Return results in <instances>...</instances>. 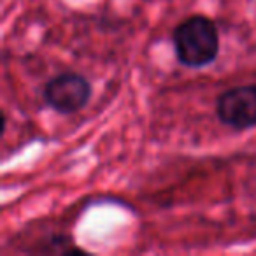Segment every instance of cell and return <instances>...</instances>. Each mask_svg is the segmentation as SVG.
Segmentation results:
<instances>
[{
  "instance_id": "obj_1",
  "label": "cell",
  "mask_w": 256,
  "mask_h": 256,
  "mask_svg": "<svg viewBox=\"0 0 256 256\" xmlns=\"http://www.w3.org/2000/svg\"><path fill=\"white\" fill-rule=\"evenodd\" d=\"M172 46L182 67L204 68L220 54V30L209 16L192 14L172 30Z\"/></svg>"
},
{
  "instance_id": "obj_2",
  "label": "cell",
  "mask_w": 256,
  "mask_h": 256,
  "mask_svg": "<svg viewBox=\"0 0 256 256\" xmlns=\"http://www.w3.org/2000/svg\"><path fill=\"white\" fill-rule=\"evenodd\" d=\"M92 95V82L78 72H62L42 86L44 104L62 116H70L84 109Z\"/></svg>"
},
{
  "instance_id": "obj_3",
  "label": "cell",
  "mask_w": 256,
  "mask_h": 256,
  "mask_svg": "<svg viewBox=\"0 0 256 256\" xmlns=\"http://www.w3.org/2000/svg\"><path fill=\"white\" fill-rule=\"evenodd\" d=\"M216 116L221 124L235 132L256 126V84L232 86L216 98Z\"/></svg>"
}]
</instances>
